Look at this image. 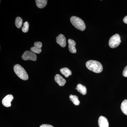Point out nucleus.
Masks as SVG:
<instances>
[{
    "mask_svg": "<svg viewBox=\"0 0 127 127\" xmlns=\"http://www.w3.org/2000/svg\"><path fill=\"white\" fill-rule=\"evenodd\" d=\"M40 127H54L52 125H48V124H42L40 126Z\"/></svg>",
    "mask_w": 127,
    "mask_h": 127,
    "instance_id": "aec40b11",
    "label": "nucleus"
},
{
    "mask_svg": "<svg viewBox=\"0 0 127 127\" xmlns=\"http://www.w3.org/2000/svg\"><path fill=\"white\" fill-rule=\"evenodd\" d=\"M22 58L25 61L31 60L35 61L37 59V56L36 54L34 53L29 51H25L22 55Z\"/></svg>",
    "mask_w": 127,
    "mask_h": 127,
    "instance_id": "39448f33",
    "label": "nucleus"
},
{
    "mask_svg": "<svg viewBox=\"0 0 127 127\" xmlns=\"http://www.w3.org/2000/svg\"><path fill=\"white\" fill-rule=\"evenodd\" d=\"M123 75L125 77H127V66L125 67L123 71Z\"/></svg>",
    "mask_w": 127,
    "mask_h": 127,
    "instance_id": "6ab92c4d",
    "label": "nucleus"
},
{
    "mask_svg": "<svg viewBox=\"0 0 127 127\" xmlns=\"http://www.w3.org/2000/svg\"><path fill=\"white\" fill-rule=\"evenodd\" d=\"M15 23L16 27H17V28H20L22 26V23H23L22 19L20 17H17L16 18Z\"/></svg>",
    "mask_w": 127,
    "mask_h": 127,
    "instance_id": "f3484780",
    "label": "nucleus"
},
{
    "mask_svg": "<svg viewBox=\"0 0 127 127\" xmlns=\"http://www.w3.org/2000/svg\"><path fill=\"white\" fill-rule=\"evenodd\" d=\"M123 21L124 22V23L127 24V16H126L124 18Z\"/></svg>",
    "mask_w": 127,
    "mask_h": 127,
    "instance_id": "412c9836",
    "label": "nucleus"
},
{
    "mask_svg": "<svg viewBox=\"0 0 127 127\" xmlns=\"http://www.w3.org/2000/svg\"><path fill=\"white\" fill-rule=\"evenodd\" d=\"M121 109L123 112L127 116V100L123 101L121 104Z\"/></svg>",
    "mask_w": 127,
    "mask_h": 127,
    "instance_id": "dca6fc26",
    "label": "nucleus"
},
{
    "mask_svg": "<svg viewBox=\"0 0 127 127\" xmlns=\"http://www.w3.org/2000/svg\"><path fill=\"white\" fill-rule=\"evenodd\" d=\"M36 4L37 7L42 9L45 7L47 4V0H36Z\"/></svg>",
    "mask_w": 127,
    "mask_h": 127,
    "instance_id": "4468645a",
    "label": "nucleus"
},
{
    "mask_svg": "<svg viewBox=\"0 0 127 127\" xmlns=\"http://www.w3.org/2000/svg\"><path fill=\"white\" fill-rule=\"evenodd\" d=\"M14 70L15 73L22 80H27L28 79V75L25 69L19 64H16L14 66Z\"/></svg>",
    "mask_w": 127,
    "mask_h": 127,
    "instance_id": "7ed1b4c3",
    "label": "nucleus"
},
{
    "mask_svg": "<svg viewBox=\"0 0 127 127\" xmlns=\"http://www.w3.org/2000/svg\"><path fill=\"white\" fill-rule=\"evenodd\" d=\"M42 43L41 42H36L34 43V46L31 48V51L35 54H40L42 51Z\"/></svg>",
    "mask_w": 127,
    "mask_h": 127,
    "instance_id": "423d86ee",
    "label": "nucleus"
},
{
    "mask_svg": "<svg viewBox=\"0 0 127 127\" xmlns=\"http://www.w3.org/2000/svg\"><path fill=\"white\" fill-rule=\"evenodd\" d=\"M98 124L99 127H109V126L107 119L102 116H100L98 119Z\"/></svg>",
    "mask_w": 127,
    "mask_h": 127,
    "instance_id": "1a4fd4ad",
    "label": "nucleus"
},
{
    "mask_svg": "<svg viewBox=\"0 0 127 127\" xmlns=\"http://www.w3.org/2000/svg\"><path fill=\"white\" fill-rule=\"evenodd\" d=\"M56 42L58 44L62 47L66 46V39L63 34H61L56 37Z\"/></svg>",
    "mask_w": 127,
    "mask_h": 127,
    "instance_id": "6e6552de",
    "label": "nucleus"
},
{
    "mask_svg": "<svg viewBox=\"0 0 127 127\" xmlns=\"http://www.w3.org/2000/svg\"><path fill=\"white\" fill-rule=\"evenodd\" d=\"M121 42L120 35L118 34H116L111 37L109 39V45L112 48H115L118 46Z\"/></svg>",
    "mask_w": 127,
    "mask_h": 127,
    "instance_id": "20e7f679",
    "label": "nucleus"
},
{
    "mask_svg": "<svg viewBox=\"0 0 127 127\" xmlns=\"http://www.w3.org/2000/svg\"><path fill=\"white\" fill-rule=\"evenodd\" d=\"M61 73L66 77H68L72 74L71 71L67 67L62 68L60 70Z\"/></svg>",
    "mask_w": 127,
    "mask_h": 127,
    "instance_id": "ddd939ff",
    "label": "nucleus"
},
{
    "mask_svg": "<svg viewBox=\"0 0 127 127\" xmlns=\"http://www.w3.org/2000/svg\"><path fill=\"white\" fill-rule=\"evenodd\" d=\"M68 43L69 51L72 53H76L77 50L75 47L76 43L75 41L72 39H69L68 40Z\"/></svg>",
    "mask_w": 127,
    "mask_h": 127,
    "instance_id": "9d476101",
    "label": "nucleus"
},
{
    "mask_svg": "<svg viewBox=\"0 0 127 127\" xmlns=\"http://www.w3.org/2000/svg\"><path fill=\"white\" fill-rule=\"evenodd\" d=\"M55 81L60 86H63L65 84V79H64L62 76L59 74H57L55 76Z\"/></svg>",
    "mask_w": 127,
    "mask_h": 127,
    "instance_id": "9b49d317",
    "label": "nucleus"
},
{
    "mask_svg": "<svg viewBox=\"0 0 127 127\" xmlns=\"http://www.w3.org/2000/svg\"><path fill=\"white\" fill-rule=\"evenodd\" d=\"M14 99L13 95L9 94L6 95L3 99L2 101V104L5 107H10L11 106V102Z\"/></svg>",
    "mask_w": 127,
    "mask_h": 127,
    "instance_id": "0eeeda50",
    "label": "nucleus"
},
{
    "mask_svg": "<svg viewBox=\"0 0 127 127\" xmlns=\"http://www.w3.org/2000/svg\"><path fill=\"white\" fill-rule=\"evenodd\" d=\"M29 28V24L28 22H26L23 24V27L22 28V31L24 32H28Z\"/></svg>",
    "mask_w": 127,
    "mask_h": 127,
    "instance_id": "a211bd4d",
    "label": "nucleus"
},
{
    "mask_svg": "<svg viewBox=\"0 0 127 127\" xmlns=\"http://www.w3.org/2000/svg\"><path fill=\"white\" fill-rule=\"evenodd\" d=\"M70 22L73 26L78 30L84 31L86 29V26L84 21L79 17L75 16L72 17Z\"/></svg>",
    "mask_w": 127,
    "mask_h": 127,
    "instance_id": "f03ea898",
    "label": "nucleus"
},
{
    "mask_svg": "<svg viewBox=\"0 0 127 127\" xmlns=\"http://www.w3.org/2000/svg\"><path fill=\"white\" fill-rule=\"evenodd\" d=\"M86 66L89 70L96 73H100L103 70L101 64L97 61L90 60L87 62Z\"/></svg>",
    "mask_w": 127,
    "mask_h": 127,
    "instance_id": "f257e3e1",
    "label": "nucleus"
},
{
    "mask_svg": "<svg viewBox=\"0 0 127 127\" xmlns=\"http://www.w3.org/2000/svg\"><path fill=\"white\" fill-rule=\"evenodd\" d=\"M70 100L76 106H78L80 104V101L78 100V98L76 95H70L69 96Z\"/></svg>",
    "mask_w": 127,
    "mask_h": 127,
    "instance_id": "2eb2a0df",
    "label": "nucleus"
},
{
    "mask_svg": "<svg viewBox=\"0 0 127 127\" xmlns=\"http://www.w3.org/2000/svg\"><path fill=\"white\" fill-rule=\"evenodd\" d=\"M76 89L79 92L83 95H85L87 94V89L82 84H79L77 86Z\"/></svg>",
    "mask_w": 127,
    "mask_h": 127,
    "instance_id": "f8f14e48",
    "label": "nucleus"
}]
</instances>
